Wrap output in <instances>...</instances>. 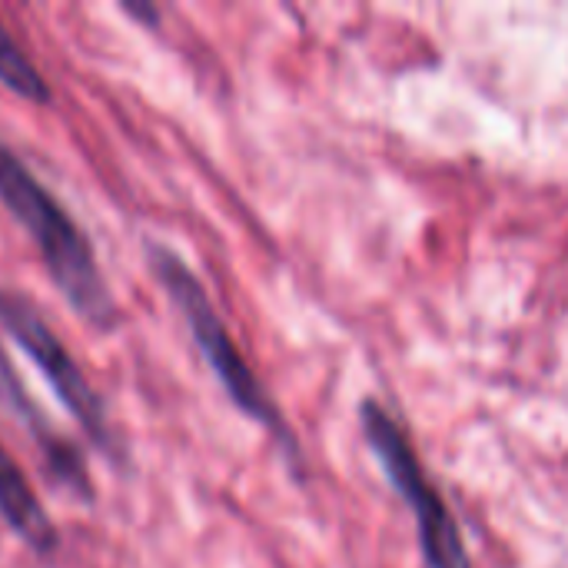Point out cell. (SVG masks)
Segmentation results:
<instances>
[{"instance_id": "5b68a950", "label": "cell", "mask_w": 568, "mask_h": 568, "mask_svg": "<svg viewBox=\"0 0 568 568\" xmlns=\"http://www.w3.org/2000/svg\"><path fill=\"white\" fill-rule=\"evenodd\" d=\"M0 396L7 399V406L13 409V416H17L20 423H27L33 443L40 446L43 463H47V469L57 476V483H63L70 493H77V496H83V499H93V489H90V476H87L83 459L77 456V449H73L63 436H57V433L47 426V419L37 413V406H33L30 396L23 393V386H20V379L13 376V366L7 363L3 353H0Z\"/></svg>"}, {"instance_id": "277c9868", "label": "cell", "mask_w": 568, "mask_h": 568, "mask_svg": "<svg viewBox=\"0 0 568 568\" xmlns=\"http://www.w3.org/2000/svg\"><path fill=\"white\" fill-rule=\"evenodd\" d=\"M0 323L20 343V349L33 359V366L47 376V383L53 386L60 403L70 409V416L80 423V429L100 449H113V436H110V426H106L103 399L87 383V376L80 373V366L73 363V356L67 353L60 336L43 323V316L23 296L3 290L0 293Z\"/></svg>"}, {"instance_id": "52a82bcc", "label": "cell", "mask_w": 568, "mask_h": 568, "mask_svg": "<svg viewBox=\"0 0 568 568\" xmlns=\"http://www.w3.org/2000/svg\"><path fill=\"white\" fill-rule=\"evenodd\" d=\"M0 83L7 90H13L17 97H23V100H33V103H47L50 100L47 80L30 63V57L17 47V40L7 33L3 23H0Z\"/></svg>"}, {"instance_id": "8992f818", "label": "cell", "mask_w": 568, "mask_h": 568, "mask_svg": "<svg viewBox=\"0 0 568 568\" xmlns=\"http://www.w3.org/2000/svg\"><path fill=\"white\" fill-rule=\"evenodd\" d=\"M0 516L37 556H50L57 549V529L50 516L43 513L37 493L30 489L20 466L3 446H0Z\"/></svg>"}, {"instance_id": "7a4b0ae2", "label": "cell", "mask_w": 568, "mask_h": 568, "mask_svg": "<svg viewBox=\"0 0 568 568\" xmlns=\"http://www.w3.org/2000/svg\"><path fill=\"white\" fill-rule=\"evenodd\" d=\"M150 263H153V273L160 276V283L166 286V293L173 296V303L180 306V313H183V320H186V326H190V333H193V339H196L203 359L210 363L213 376H216L220 386L230 393V399H233L246 416H253L256 423H263V426L290 449V456H296V439H293V433L286 429L280 409L273 406V399L266 396V389L260 386V379L253 376V369H250L246 359L240 356L236 343L230 339V333H226L220 313L213 310L206 290H203L200 280L190 273V266H186L176 253H170L166 246H153V250H150Z\"/></svg>"}, {"instance_id": "6da1fadb", "label": "cell", "mask_w": 568, "mask_h": 568, "mask_svg": "<svg viewBox=\"0 0 568 568\" xmlns=\"http://www.w3.org/2000/svg\"><path fill=\"white\" fill-rule=\"evenodd\" d=\"M0 200L33 236L50 280L87 323L110 326L116 306L100 276L97 256L73 216L57 203V196L23 166V160L0 143Z\"/></svg>"}, {"instance_id": "3957f363", "label": "cell", "mask_w": 568, "mask_h": 568, "mask_svg": "<svg viewBox=\"0 0 568 568\" xmlns=\"http://www.w3.org/2000/svg\"><path fill=\"white\" fill-rule=\"evenodd\" d=\"M359 416H363L366 439L376 449V459L383 463L389 483L396 486V493L409 503V509L416 516L419 546L426 552L429 568H473L453 513L446 509L443 496L429 486V479H426L409 439L396 426V419L379 403H363Z\"/></svg>"}, {"instance_id": "ba28073f", "label": "cell", "mask_w": 568, "mask_h": 568, "mask_svg": "<svg viewBox=\"0 0 568 568\" xmlns=\"http://www.w3.org/2000/svg\"><path fill=\"white\" fill-rule=\"evenodd\" d=\"M123 10L133 13L136 20H143L146 27H156V23H160V10H156V7H146V3H136V0H133V3H126Z\"/></svg>"}]
</instances>
